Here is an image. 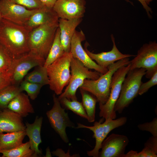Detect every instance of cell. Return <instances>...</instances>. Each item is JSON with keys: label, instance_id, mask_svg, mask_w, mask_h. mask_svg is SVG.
Wrapping results in <instances>:
<instances>
[{"label": "cell", "instance_id": "34", "mask_svg": "<svg viewBox=\"0 0 157 157\" xmlns=\"http://www.w3.org/2000/svg\"><path fill=\"white\" fill-rule=\"evenodd\" d=\"M149 79L147 82L142 83L139 90V95H142L147 92L151 87L157 85V71Z\"/></svg>", "mask_w": 157, "mask_h": 157}, {"label": "cell", "instance_id": "10", "mask_svg": "<svg viewBox=\"0 0 157 157\" xmlns=\"http://www.w3.org/2000/svg\"><path fill=\"white\" fill-rule=\"evenodd\" d=\"M45 60L30 52L13 60L8 71L11 84L19 85L32 68L43 65Z\"/></svg>", "mask_w": 157, "mask_h": 157}, {"label": "cell", "instance_id": "23", "mask_svg": "<svg viewBox=\"0 0 157 157\" xmlns=\"http://www.w3.org/2000/svg\"><path fill=\"white\" fill-rule=\"evenodd\" d=\"M60 32L59 27L56 31L55 38L45 59L44 66L47 67L57 59L65 53L63 47L61 42Z\"/></svg>", "mask_w": 157, "mask_h": 157}, {"label": "cell", "instance_id": "16", "mask_svg": "<svg viewBox=\"0 0 157 157\" xmlns=\"http://www.w3.org/2000/svg\"><path fill=\"white\" fill-rule=\"evenodd\" d=\"M113 43L112 49L107 52L94 53L90 51L87 49L88 43L85 44L84 50L88 55L99 66L107 68L110 65L122 59L126 58L135 56V55L130 54H124L121 52L117 49L115 42V39L113 34L111 35Z\"/></svg>", "mask_w": 157, "mask_h": 157}, {"label": "cell", "instance_id": "42", "mask_svg": "<svg viewBox=\"0 0 157 157\" xmlns=\"http://www.w3.org/2000/svg\"><path fill=\"white\" fill-rule=\"evenodd\" d=\"M1 110L0 109V111Z\"/></svg>", "mask_w": 157, "mask_h": 157}, {"label": "cell", "instance_id": "30", "mask_svg": "<svg viewBox=\"0 0 157 157\" xmlns=\"http://www.w3.org/2000/svg\"><path fill=\"white\" fill-rule=\"evenodd\" d=\"M13 60L8 52L0 44V73L8 71Z\"/></svg>", "mask_w": 157, "mask_h": 157}, {"label": "cell", "instance_id": "35", "mask_svg": "<svg viewBox=\"0 0 157 157\" xmlns=\"http://www.w3.org/2000/svg\"><path fill=\"white\" fill-rule=\"evenodd\" d=\"M10 84V78L8 72L0 73V90Z\"/></svg>", "mask_w": 157, "mask_h": 157}, {"label": "cell", "instance_id": "3", "mask_svg": "<svg viewBox=\"0 0 157 157\" xmlns=\"http://www.w3.org/2000/svg\"><path fill=\"white\" fill-rule=\"evenodd\" d=\"M129 58L119 60L108 66V71L96 80H84L79 88L90 93L97 98L99 104H104L108 100L110 90V85L114 73L120 67L130 63Z\"/></svg>", "mask_w": 157, "mask_h": 157}, {"label": "cell", "instance_id": "20", "mask_svg": "<svg viewBox=\"0 0 157 157\" xmlns=\"http://www.w3.org/2000/svg\"><path fill=\"white\" fill-rule=\"evenodd\" d=\"M82 18L58 20L60 40L65 52H69L71 42L77 26L81 23Z\"/></svg>", "mask_w": 157, "mask_h": 157}, {"label": "cell", "instance_id": "31", "mask_svg": "<svg viewBox=\"0 0 157 157\" xmlns=\"http://www.w3.org/2000/svg\"><path fill=\"white\" fill-rule=\"evenodd\" d=\"M9 0L29 9H38L45 6L44 3L39 0Z\"/></svg>", "mask_w": 157, "mask_h": 157}, {"label": "cell", "instance_id": "27", "mask_svg": "<svg viewBox=\"0 0 157 157\" xmlns=\"http://www.w3.org/2000/svg\"><path fill=\"white\" fill-rule=\"evenodd\" d=\"M1 157H33L29 141L11 149L0 151Z\"/></svg>", "mask_w": 157, "mask_h": 157}, {"label": "cell", "instance_id": "14", "mask_svg": "<svg viewBox=\"0 0 157 157\" xmlns=\"http://www.w3.org/2000/svg\"><path fill=\"white\" fill-rule=\"evenodd\" d=\"M86 4L85 0H57L53 9L59 18L68 20L82 18Z\"/></svg>", "mask_w": 157, "mask_h": 157}, {"label": "cell", "instance_id": "2", "mask_svg": "<svg viewBox=\"0 0 157 157\" xmlns=\"http://www.w3.org/2000/svg\"><path fill=\"white\" fill-rule=\"evenodd\" d=\"M58 27V21L43 24L30 31L28 39L29 52L45 60Z\"/></svg>", "mask_w": 157, "mask_h": 157}, {"label": "cell", "instance_id": "29", "mask_svg": "<svg viewBox=\"0 0 157 157\" xmlns=\"http://www.w3.org/2000/svg\"><path fill=\"white\" fill-rule=\"evenodd\" d=\"M42 86L41 85L32 83L24 79L19 85L21 91L26 92L27 95L32 100H34L37 98Z\"/></svg>", "mask_w": 157, "mask_h": 157}, {"label": "cell", "instance_id": "40", "mask_svg": "<svg viewBox=\"0 0 157 157\" xmlns=\"http://www.w3.org/2000/svg\"><path fill=\"white\" fill-rule=\"evenodd\" d=\"M2 19V17L1 15V12L0 11V21L1 20V19Z\"/></svg>", "mask_w": 157, "mask_h": 157}, {"label": "cell", "instance_id": "13", "mask_svg": "<svg viewBox=\"0 0 157 157\" xmlns=\"http://www.w3.org/2000/svg\"><path fill=\"white\" fill-rule=\"evenodd\" d=\"M85 37L83 32L76 31L71 42L70 50L73 57L79 60L89 69H93L101 74L106 73L107 68L102 67L92 60L82 47L81 42Z\"/></svg>", "mask_w": 157, "mask_h": 157}, {"label": "cell", "instance_id": "11", "mask_svg": "<svg viewBox=\"0 0 157 157\" xmlns=\"http://www.w3.org/2000/svg\"><path fill=\"white\" fill-rule=\"evenodd\" d=\"M53 98V105L52 108L47 111L46 114L51 126L66 143L69 140L66 132L67 127H75V125L70 119L67 113L62 107L55 94Z\"/></svg>", "mask_w": 157, "mask_h": 157}, {"label": "cell", "instance_id": "28", "mask_svg": "<svg viewBox=\"0 0 157 157\" xmlns=\"http://www.w3.org/2000/svg\"><path fill=\"white\" fill-rule=\"evenodd\" d=\"M59 100L61 106L65 109L70 110L76 114L87 119L88 116L82 103L77 100H69L65 97Z\"/></svg>", "mask_w": 157, "mask_h": 157}, {"label": "cell", "instance_id": "19", "mask_svg": "<svg viewBox=\"0 0 157 157\" xmlns=\"http://www.w3.org/2000/svg\"><path fill=\"white\" fill-rule=\"evenodd\" d=\"M59 18L53 8L45 6L38 9L24 26L30 31L43 24L58 21Z\"/></svg>", "mask_w": 157, "mask_h": 157}, {"label": "cell", "instance_id": "37", "mask_svg": "<svg viewBox=\"0 0 157 157\" xmlns=\"http://www.w3.org/2000/svg\"><path fill=\"white\" fill-rule=\"evenodd\" d=\"M47 7L53 8L57 0H39Z\"/></svg>", "mask_w": 157, "mask_h": 157}, {"label": "cell", "instance_id": "4", "mask_svg": "<svg viewBox=\"0 0 157 157\" xmlns=\"http://www.w3.org/2000/svg\"><path fill=\"white\" fill-rule=\"evenodd\" d=\"M72 58L70 52H65L61 56L46 67L49 88L56 94H60L64 87L69 83Z\"/></svg>", "mask_w": 157, "mask_h": 157}, {"label": "cell", "instance_id": "25", "mask_svg": "<svg viewBox=\"0 0 157 157\" xmlns=\"http://www.w3.org/2000/svg\"><path fill=\"white\" fill-rule=\"evenodd\" d=\"M24 79L42 86L49 85V80L47 67L43 65L35 67L33 71L27 74Z\"/></svg>", "mask_w": 157, "mask_h": 157}, {"label": "cell", "instance_id": "36", "mask_svg": "<svg viewBox=\"0 0 157 157\" xmlns=\"http://www.w3.org/2000/svg\"><path fill=\"white\" fill-rule=\"evenodd\" d=\"M142 4L143 8L145 9L148 17L151 18V15L150 13H152L151 8L146 3L144 0H138Z\"/></svg>", "mask_w": 157, "mask_h": 157}, {"label": "cell", "instance_id": "5", "mask_svg": "<svg viewBox=\"0 0 157 157\" xmlns=\"http://www.w3.org/2000/svg\"><path fill=\"white\" fill-rule=\"evenodd\" d=\"M146 70L143 68L130 70L122 83L119 97L114 107V110L122 113L138 94L142 80Z\"/></svg>", "mask_w": 157, "mask_h": 157}, {"label": "cell", "instance_id": "33", "mask_svg": "<svg viewBox=\"0 0 157 157\" xmlns=\"http://www.w3.org/2000/svg\"><path fill=\"white\" fill-rule=\"evenodd\" d=\"M157 154L144 147L142 150L139 152L137 151L131 150L126 154H125L123 157H156Z\"/></svg>", "mask_w": 157, "mask_h": 157}, {"label": "cell", "instance_id": "21", "mask_svg": "<svg viewBox=\"0 0 157 157\" xmlns=\"http://www.w3.org/2000/svg\"><path fill=\"white\" fill-rule=\"evenodd\" d=\"M7 108L18 114L22 118L26 117L29 113L35 112L29 97L22 92L10 102Z\"/></svg>", "mask_w": 157, "mask_h": 157}, {"label": "cell", "instance_id": "39", "mask_svg": "<svg viewBox=\"0 0 157 157\" xmlns=\"http://www.w3.org/2000/svg\"><path fill=\"white\" fill-rule=\"evenodd\" d=\"M153 0H144L146 3L148 5H149L150 2L152 1Z\"/></svg>", "mask_w": 157, "mask_h": 157}, {"label": "cell", "instance_id": "22", "mask_svg": "<svg viewBox=\"0 0 157 157\" xmlns=\"http://www.w3.org/2000/svg\"><path fill=\"white\" fill-rule=\"evenodd\" d=\"M26 135L25 130L0 133V151L13 149L23 143Z\"/></svg>", "mask_w": 157, "mask_h": 157}, {"label": "cell", "instance_id": "7", "mask_svg": "<svg viewBox=\"0 0 157 157\" xmlns=\"http://www.w3.org/2000/svg\"><path fill=\"white\" fill-rule=\"evenodd\" d=\"M130 69L129 63L120 67L115 72L112 76L108 100L104 104H99V116L105 120L115 119L116 117L114 107L119 97L123 81Z\"/></svg>", "mask_w": 157, "mask_h": 157}, {"label": "cell", "instance_id": "8", "mask_svg": "<svg viewBox=\"0 0 157 157\" xmlns=\"http://www.w3.org/2000/svg\"><path fill=\"white\" fill-rule=\"evenodd\" d=\"M127 120L126 117H122L116 119L105 120L103 123H102L101 121L95 122L92 126L77 123L76 128L87 129L92 131L94 133L93 137L95 139V144L93 149L87 151L88 156L98 157L102 143L109 133L113 129L124 125Z\"/></svg>", "mask_w": 157, "mask_h": 157}, {"label": "cell", "instance_id": "17", "mask_svg": "<svg viewBox=\"0 0 157 157\" xmlns=\"http://www.w3.org/2000/svg\"><path fill=\"white\" fill-rule=\"evenodd\" d=\"M25 128L19 115L7 108L0 111V133L24 131Z\"/></svg>", "mask_w": 157, "mask_h": 157}, {"label": "cell", "instance_id": "18", "mask_svg": "<svg viewBox=\"0 0 157 157\" xmlns=\"http://www.w3.org/2000/svg\"><path fill=\"white\" fill-rule=\"evenodd\" d=\"M43 122V117L37 116L34 122L31 124L25 123V131L26 135L28 137L31 149L33 154V157H40L42 154V151L39 148L42 142L41 131Z\"/></svg>", "mask_w": 157, "mask_h": 157}, {"label": "cell", "instance_id": "24", "mask_svg": "<svg viewBox=\"0 0 157 157\" xmlns=\"http://www.w3.org/2000/svg\"><path fill=\"white\" fill-rule=\"evenodd\" d=\"M82 97V103L87 114L88 121L94 122L95 119L96 106L97 100L93 95L80 88Z\"/></svg>", "mask_w": 157, "mask_h": 157}, {"label": "cell", "instance_id": "12", "mask_svg": "<svg viewBox=\"0 0 157 157\" xmlns=\"http://www.w3.org/2000/svg\"><path fill=\"white\" fill-rule=\"evenodd\" d=\"M37 10L27 9L9 0H0V11L2 19L18 25L24 26Z\"/></svg>", "mask_w": 157, "mask_h": 157}, {"label": "cell", "instance_id": "9", "mask_svg": "<svg viewBox=\"0 0 157 157\" xmlns=\"http://www.w3.org/2000/svg\"><path fill=\"white\" fill-rule=\"evenodd\" d=\"M134 57L130 61V70L144 68L145 77L149 79L157 71V43L155 41L144 44Z\"/></svg>", "mask_w": 157, "mask_h": 157}, {"label": "cell", "instance_id": "6", "mask_svg": "<svg viewBox=\"0 0 157 157\" xmlns=\"http://www.w3.org/2000/svg\"><path fill=\"white\" fill-rule=\"evenodd\" d=\"M71 78L64 91L58 98V99L65 97L69 100H77V89L83 84L84 80H96L101 75L96 71H92L85 67L79 60L72 57L70 63Z\"/></svg>", "mask_w": 157, "mask_h": 157}, {"label": "cell", "instance_id": "41", "mask_svg": "<svg viewBox=\"0 0 157 157\" xmlns=\"http://www.w3.org/2000/svg\"><path fill=\"white\" fill-rule=\"evenodd\" d=\"M125 1H126L128 2H129L130 3H132V2H131L130 1V0H125Z\"/></svg>", "mask_w": 157, "mask_h": 157}, {"label": "cell", "instance_id": "1", "mask_svg": "<svg viewBox=\"0 0 157 157\" xmlns=\"http://www.w3.org/2000/svg\"><path fill=\"white\" fill-rule=\"evenodd\" d=\"M29 32L24 26L3 19L0 21V44L13 59L29 52L28 39Z\"/></svg>", "mask_w": 157, "mask_h": 157}, {"label": "cell", "instance_id": "26", "mask_svg": "<svg viewBox=\"0 0 157 157\" xmlns=\"http://www.w3.org/2000/svg\"><path fill=\"white\" fill-rule=\"evenodd\" d=\"M22 92L19 85L11 84L0 90V109L7 108L10 102Z\"/></svg>", "mask_w": 157, "mask_h": 157}, {"label": "cell", "instance_id": "32", "mask_svg": "<svg viewBox=\"0 0 157 157\" xmlns=\"http://www.w3.org/2000/svg\"><path fill=\"white\" fill-rule=\"evenodd\" d=\"M138 127L140 130L148 131L153 136L157 138V117L154 118L150 122L138 124Z\"/></svg>", "mask_w": 157, "mask_h": 157}, {"label": "cell", "instance_id": "38", "mask_svg": "<svg viewBox=\"0 0 157 157\" xmlns=\"http://www.w3.org/2000/svg\"><path fill=\"white\" fill-rule=\"evenodd\" d=\"M50 153V149L49 148H48L46 150V154L45 155V156H48V153Z\"/></svg>", "mask_w": 157, "mask_h": 157}, {"label": "cell", "instance_id": "15", "mask_svg": "<svg viewBox=\"0 0 157 157\" xmlns=\"http://www.w3.org/2000/svg\"><path fill=\"white\" fill-rule=\"evenodd\" d=\"M129 142L126 136L112 133L103 142L98 157H123Z\"/></svg>", "mask_w": 157, "mask_h": 157}]
</instances>
